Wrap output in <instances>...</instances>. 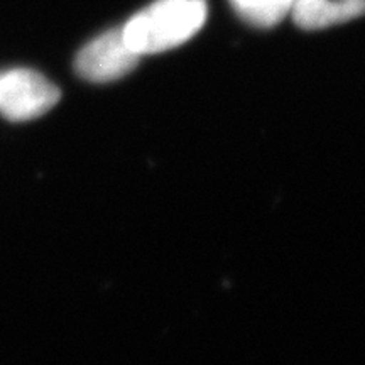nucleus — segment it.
Listing matches in <instances>:
<instances>
[{
	"instance_id": "obj_1",
	"label": "nucleus",
	"mask_w": 365,
	"mask_h": 365,
	"mask_svg": "<svg viewBox=\"0 0 365 365\" xmlns=\"http://www.w3.org/2000/svg\"><path fill=\"white\" fill-rule=\"evenodd\" d=\"M208 16L207 0H156L132 16L122 34L139 56L178 48L202 29Z\"/></svg>"
},
{
	"instance_id": "obj_3",
	"label": "nucleus",
	"mask_w": 365,
	"mask_h": 365,
	"mask_svg": "<svg viewBox=\"0 0 365 365\" xmlns=\"http://www.w3.org/2000/svg\"><path fill=\"white\" fill-rule=\"evenodd\" d=\"M139 58L127 46L122 27H118L91 39L76 54L75 70L81 78L93 83H107L134 71Z\"/></svg>"
},
{
	"instance_id": "obj_2",
	"label": "nucleus",
	"mask_w": 365,
	"mask_h": 365,
	"mask_svg": "<svg viewBox=\"0 0 365 365\" xmlns=\"http://www.w3.org/2000/svg\"><path fill=\"white\" fill-rule=\"evenodd\" d=\"M59 90L33 70L16 68L0 73V115L7 120H33L59 102Z\"/></svg>"
},
{
	"instance_id": "obj_4",
	"label": "nucleus",
	"mask_w": 365,
	"mask_h": 365,
	"mask_svg": "<svg viewBox=\"0 0 365 365\" xmlns=\"http://www.w3.org/2000/svg\"><path fill=\"white\" fill-rule=\"evenodd\" d=\"M289 14L301 29H325L365 16V0H294Z\"/></svg>"
},
{
	"instance_id": "obj_5",
	"label": "nucleus",
	"mask_w": 365,
	"mask_h": 365,
	"mask_svg": "<svg viewBox=\"0 0 365 365\" xmlns=\"http://www.w3.org/2000/svg\"><path fill=\"white\" fill-rule=\"evenodd\" d=\"M294 0H230L234 11L255 27H274L291 12Z\"/></svg>"
}]
</instances>
